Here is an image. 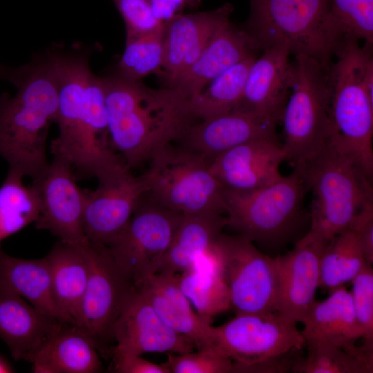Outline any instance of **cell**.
Segmentation results:
<instances>
[{
	"mask_svg": "<svg viewBox=\"0 0 373 373\" xmlns=\"http://www.w3.org/2000/svg\"><path fill=\"white\" fill-rule=\"evenodd\" d=\"M48 51L59 86L53 156L69 163L77 180L99 181L127 167L111 144L104 84L90 68V51L80 44H57Z\"/></svg>",
	"mask_w": 373,
	"mask_h": 373,
	"instance_id": "obj_1",
	"label": "cell"
},
{
	"mask_svg": "<svg viewBox=\"0 0 373 373\" xmlns=\"http://www.w3.org/2000/svg\"><path fill=\"white\" fill-rule=\"evenodd\" d=\"M102 79L111 144L130 169L179 140L194 123L186 99L171 88L153 89L117 74Z\"/></svg>",
	"mask_w": 373,
	"mask_h": 373,
	"instance_id": "obj_2",
	"label": "cell"
},
{
	"mask_svg": "<svg viewBox=\"0 0 373 373\" xmlns=\"http://www.w3.org/2000/svg\"><path fill=\"white\" fill-rule=\"evenodd\" d=\"M8 82L17 93L0 95V157L9 170L33 180L50 162L46 141L58 113V82L48 50L13 68Z\"/></svg>",
	"mask_w": 373,
	"mask_h": 373,
	"instance_id": "obj_3",
	"label": "cell"
},
{
	"mask_svg": "<svg viewBox=\"0 0 373 373\" xmlns=\"http://www.w3.org/2000/svg\"><path fill=\"white\" fill-rule=\"evenodd\" d=\"M346 37L328 70L332 136L373 177V59L371 44Z\"/></svg>",
	"mask_w": 373,
	"mask_h": 373,
	"instance_id": "obj_4",
	"label": "cell"
},
{
	"mask_svg": "<svg viewBox=\"0 0 373 373\" xmlns=\"http://www.w3.org/2000/svg\"><path fill=\"white\" fill-rule=\"evenodd\" d=\"M244 29L258 50L280 46L304 55L327 69L347 37L333 17L329 0H249Z\"/></svg>",
	"mask_w": 373,
	"mask_h": 373,
	"instance_id": "obj_5",
	"label": "cell"
},
{
	"mask_svg": "<svg viewBox=\"0 0 373 373\" xmlns=\"http://www.w3.org/2000/svg\"><path fill=\"white\" fill-rule=\"evenodd\" d=\"M298 171L312 193L309 231L326 241L347 229L365 205L373 201L372 180L332 135Z\"/></svg>",
	"mask_w": 373,
	"mask_h": 373,
	"instance_id": "obj_6",
	"label": "cell"
},
{
	"mask_svg": "<svg viewBox=\"0 0 373 373\" xmlns=\"http://www.w3.org/2000/svg\"><path fill=\"white\" fill-rule=\"evenodd\" d=\"M290 93L280 122L283 147L295 169H302L322 149L332 132L328 69L304 55L291 61Z\"/></svg>",
	"mask_w": 373,
	"mask_h": 373,
	"instance_id": "obj_7",
	"label": "cell"
},
{
	"mask_svg": "<svg viewBox=\"0 0 373 373\" xmlns=\"http://www.w3.org/2000/svg\"><path fill=\"white\" fill-rule=\"evenodd\" d=\"M307 190L304 177L296 169L251 190L223 187L227 227L253 243L279 242L289 236L298 224Z\"/></svg>",
	"mask_w": 373,
	"mask_h": 373,
	"instance_id": "obj_8",
	"label": "cell"
},
{
	"mask_svg": "<svg viewBox=\"0 0 373 373\" xmlns=\"http://www.w3.org/2000/svg\"><path fill=\"white\" fill-rule=\"evenodd\" d=\"M150 161L145 173L149 183L146 195L151 200L183 215L225 213L223 186L203 156L171 143Z\"/></svg>",
	"mask_w": 373,
	"mask_h": 373,
	"instance_id": "obj_9",
	"label": "cell"
},
{
	"mask_svg": "<svg viewBox=\"0 0 373 373\" xmlns=\"http://www.w3.org/2000/svg\"><path fill=\"white\" fill-rule=\"evenodd\" d=\"M212 255L236 315L278 312L276 258L262 253L242 236L224 233L216 242Z\"/></svg>",
	"mask_w": 373,
	"mask_h": 373,
	"instance_id": "obj_10",
	"label": "cell"
},
{
	"mask_svg": "<svg viewBox=\"0 0 373 373\" xmlns=\"http://www.w3.org/2000/svg\"><path fill=\"white\" fill-rule=\"evenodd\" d=\"M209 347L231 359L233 372H252L258 364L306 347L296 323L278 312L239 314L211 325Z\"/></svg>",
	"mask_w": 373,
	"mask_h": 373,
	"instance_id": "obj_11",
	"label": "cell"
},
{
	"mask_svg": "<svg viewBox=\"0 0 373 373\" xmlns=\"http://www.w3.org/2000/svg\"><path fill=\"white\" fill-rule=\"evenodd\" d=\"M89 256V278L75 325L100 355L111 358L115 345L114 326L133 283L118 267L106 247L90 242Z\"/></svg>",
	"mask_w": 373,
	"mask_h": 373,
	"instance_id": "obj_12",
	"label": "cell"
},
{
	"mask_svg": "<svg viewBox=\"0 0 373 373\" xmlns=\"http://www.w3.org/2000/svg\"><path fill=\"white\" fill-rule=\"evenodd\" d=\"M182 216L145 195L125 228L106 247L115 262L133 285L155 272Z\"/></svg>",
	"mask_w": 373,
	"mask_h": 373,
	"instance_id": "obj_13",
	"label": "cell"
},
{
	"mask_svg": "<svg viewBox=\"0 0 373 373\" xmlns=\"http://www.w3.org/2000/svg\"><path fill=\"white\" fill-rule=\"evenodd\" d=\"M31 184L39 201L37 229L48 230L62 242L82 245L89 240L84 231V191L72 166L53 156Z\"/></svg>",
	"mask_w": 373,
	"mask_h": 373,
	"instance_id": "obj_14",
	"label": "cell"
},
{
	"mask_svg": "<svg viewBox=\"0 0 373 373\" xmlns=\"http://www.w3.org/2000/svg\"><path fill=\"white\" fill-rule=\"evenodd\" d=\"M149 187L146 173L134 175L126 167L98 181L95 190L84 189L83 224L87 239L109 246L125 228Z\"/></svg>",
	"mask_w": 373,
	"mask_h": 373,
	"instance_id": "obj_15",
	"label": "cell"
},
{
	"mask_svg": "<svg viewBox=\"0 0 373 373\" xmlns=\"http://www.w3.org/2000/svg\"><path fill=\"white\" fill-rule=\"evenodd\" d=\"M113 335L115 345L112 355L141 356L147 352L182 354L195 348L190 338L162 321L134 285L115 322Z\"/></svg>",
	"mask_w": 373,
	"mask_h": 373,
	"instance_id": "obj_16",
	"label": "cell"
},
{
	"mask_svg": "<svg viewBox=\"0 0 373 373\" xmlns=\"http://www.w3.org/2000/svg\"><path fill=\"white\" fill-rule=\"evenodd\" d=\"M327 242L308 231L291 250L276 257L278 312L296 323L303 321L316 300L321 258Z\"/></svg>",
	"mask_w": 373,
	"mask_h": 373,
	"instance_id": "obj_17",
	"label": "cell"
},
{
	"mask_svg": "<svg viewBox=\"0 0 373 373\" xmlns=\"http://www.w3.org/2000/svg\"><path fill=\"white\" fill-rule=\"evenodd\" d=\"M286 155L278 137L251 141L216 157L209 163L212 175L224 188L247 191L265 186L283 175Z\"/></svg>",
	"mask_w": 373,
	"mask_h": 373,
	"instance_id": "obj_18",
	"label": "cell"
},
{
	"mask_svg": "<svg viewBox=\"0 0 373 373\" xmlns=\"http://www.w3.org/2000/svg\"><path fill=\"white\" fill-rule=\"evenodd\" d=\"M291 54L284 47L267 48L249 70L241 100L236 109L278 124L291 88Z\"/></svg>",
	"mask_w": 373,
	"mask_h": 373,
	"instance_id": "obj_19",
	"label": "cell"
},
{
	"mask_svg": "<svg viewBox=\"0 0 373 373\" xmlns=\"http://www.w3.org/2000/svg\"><path fill=\"white\" fill-rule=\"evenodd\" d=\"M258 50L244 29L230 19L223 23L197 59L184 72L166 82L186 99L200 93L216 77Z\"/></svg>",
	"mask_w": 373,
	"mask_h": 373,
	"instance_id": "obj_20",
	"label": "cell"
},
{
	"mask_svg": "<svg viewBox=\"0 0 373 373\" xmlns=\"http://www.w3.org/2000/svg\"><path fill=\"white\" fill-rule=\"evenodd\" d=\"M276 125L251 113L234 109L193 123L179 140L180 146L201 155L209 163L221 153L242 144L277 137Z\"/></svg>",
	"mask_w": 373,
	"mask_h": 373,
	"instance_id": "obj_21",
	"label": "cell"
},
{
	"mask_svg": "<svg viewBox=\"0 0 373 373\" xmlns=\"http://www.w3.org/2000/svg\"><path fill=\"white\" fill-rule=\"evenodd\" d=\"M233 7L226 3L205 12L180 13L165 23L162 68L166 82L189 68L219 27L230 19Z\"/></svg>",
	"mask_w": 373,
	"mask_h": 373,
	"instance_id": "obj_22",
	"label": "cell"
},
{
	"mask_svg": "<svg viewBox=\"0 0 373 373\" xmlns=\"http://www.w3.org/2000/svg\"><path fill=\"white\" fill-rule=\"evenodd\" d=\"M133 285L169 327L190 338L198 350L209 346L211 320L192 309L177 274H150Z\"/></svg>",
	"mask_w": 373,
	"mask_h": 373,
	"instance_id": "obj_23",
	"label": "cell"
},
{
	"mask_svg": "<svg viewBox=\"0 0 373 373\" xmlns=\"http://www.w3.org/2000/svg\"><path fill=\"white\" fill-rule=\"evenodd\" d=\"M35 373H98L103 370L99 352L75 324L61 322L31 354Z\"/></svg>",
	"mask_w": 373,
	"mask_h": 373,
	"instance_id": "obj_24",
	"label": "cell"
},
{
	"mask_svg": "<svg viewBox=\"0 0 373 373\" xmlns=\"http://www.w3.org/2000/svg\"><path fill=\"white\" fill-rule=\"evenodd\" d=\"M61 322L0 285V338L15 361H28Z\"/></svg>",
	"mask_w": 373,
	"mask_h": 373,
	"instance_id": "obj_25",
	"label": "cell"
},
{
	"mask_svg": "<svg viewBox=\"0 0 373 373\" xmlns=\"http://www.w3.org/2000/svg\"><path fill=\"white\" fill-rule=\"evenodd\" d=\"M301 323V333L306 344L327 343L352 347L363 338L350 291L344 286L331 291L325 300H315Z\"/></svg>",
	"mask_w": 373,
	"mask_h": 373,
	"instance_id": "obj_26",
	"label": "cell"
},
{
	"mask_svg": "<svg viewBox=\"0 0 373 373\" xmlns=\"http://www.w3.org/2000/svg\"><path fill=\"white\" fill-rule=\"evenodd\" d=\"M227 225L223 213L183 215L155 273L179 274L192 268L212 250Z\"/></svg>",
	"mask_w": 373,
	"mask_h": 373,
	"instance_id": "obj_27",
	"label": "cell"
},
{
	"mask_svg": "<svg viewBox=\"0 0 373 373\" xmlns=\"http://www.w3.org/2000/svg\"><path fill=\"white\" fill-rule=\"evenodd\" d=\"M89 245L90 242L76 245L59 240L46 256L57 305L75 325L89 278Z\"/></svg>",
	"mask_w": 373,
	"mask_h": 373,
	"instance_id": "obj_28",
	"label": "cell"
},
{
	"mask_svg": "<svg viewBox=\"0 0 373 373\" xmlns=\"http://www.w3.org/2000/svg\"><path fill=\"white\" fill-rule=\"evenodd\" d=\"M0 285L44 314L70 323L55 302L50 265L46 256L33 260L18 258L7 254L0 245Z\"/></svg>",
	"mask_w": 373,
	"mask_h": 373,
	"instance_id": "obj_29",
	"label": "cell"
},
{
	"mask_svg": "<svg viewBox=\"0 0 373 373\" xmlns=\"http://www.w3.org/2000/svg\"><path fill=\"white\" fill-rule=\"evenodd\" d=\"M256 58L254 55L240 61L213 79L200 93L186 99V110L193 120H204L236 109Z\"/></svg>",
	"mask_w": 373,
	"mask_h": 373,
	"instance_id": "obj_30",
	"label": "cell"
},
{
	"mask_svg": "<svg viewBox=\"0 0 373 373\" xmlns=\"http://www.w3.org/2000/svg\"><path fill=\"white\" fill-rule=\"evenodd\" d=\"M177 276L181 291L200 316L211 320L213 316L231 309L228 290L212 250L192 268Z\"/></svg>",
	"mask_w": 373,
	"mask_h": 373,
	"instance_id": "obj_31",
	"label": "cell"
},
{
	"mask_svg": "<svg viewBox=\"0 0 373 373\" xmlns=\"http://www.w3.org/2000/svg\"><path fill=\"white\" fill-rule=\"evenodd\" d=\"M368 264L359 238L350 225L327 242L321 255L319 287L332 291L348 282Z\"/></svg>",
	"mask_w": 373,
	"mask_h": 373,
	"instance_id": "obj_32",
	"label": "cell"
},
{
	"mask_svg": "<svg viewBox=\"0 0 373 373\" xmlns=\"http://www.w3.org/2000/svg\"><path fill=\"white\" fill-rule=\"evenodd\" d=\"M307 352L291 371L298 373H372L373 350L364 346L344 347L327 343L306 344Z\"/></svg>",
	"mask_w": 373,
	"mask_h": 373,
	"instance_id": "obj_33",
	"label": "cell"
},
{
	"mask_svg": "<svg viewBox=\"0 0 373 373\" xmlns=\"http://www.w3.org/2000/svg\"><path fill=\"white\" fill-rule=\"evenodd\" d=\"M24 177L9 170L0 186V245L6 238L35 223L39 201L35 189L23 183Z\"/></svg>",
	"mask_w": 373,
	"mask_h": 373,
	"instance_id": "obj_34",
	"label": "cell"
},
{
	"mask_svg": "<svg viewBox=\"0 0 373 373\" xmlns=\"http://www.w3.org/2000/svg\"><path fill=\"white\" fill-rule=\"evenodd\" d=\"M164 26L146 35L126 38L124 51L117 64L116 74L133 81L162 68Z\"/></svg>",
	"mask_w": 373,
	"mask_h": 373,
	"instance_id": "obj_35",
	"label": "cell"
},
{
	"mask_svg": "<svg viewBox=\"0 0 373 373\" xmlns=\"http://www.w3.org/2000/svg\"><path fill=\"white\" fill-rule=\"evenodd\" d=\"M331 12L347 37L373 42V0H329Z\"/></svg>",
	"mask_w": 373,
	"mask_h": 373,
	"instance_id": "obj_36",
	"label": "cell"
},
{
	"mask_svg": "<svg viewBox=\"0 0 373 373\" xmlns=\"http://www.w3.org/2000/svg\"><path fill=\"white\" fill-rule=\"evenodd\" d=\"M167 354L164 364L170 373H229L233 372V363L229 358L207 346L182 354Z\"/></svg>",
	"mask_w": 373,
	"mask_h": 373,
	"instance_id": "obj_37",
	"label": "cell"
},
{
	"mask_svg": "<svg viewBox=\"0 0 373 373\" xmlns=\"http://www.w3.org/2000/svg\"><path fill=\"white\" fill-rule=\"evenodd\" d=\"M354 311L363 332L365 348L373 350V269L366 264L351 281Z\"/></svg>",
	"mask_w": 373,
	"mask_h": 373,
	"instance_id": "obj_38",
	"label": "cell"
},
{
	"mask_svg": "<svg viewBox=\"0 0 373 373\" xmlns=\"http://www.w3.org/2000/svg\"><path fill=\"white\" fill-rule=\"evenodd\" d=\"M111 1L124 21L126 38L146 35L164 26L154 16L146 0Z\"/></svg>",
	"mask_w": 373,
	"mask_h": 373,
	"instance_id": "obj_39",
	"label": "cell"
},
{
	"mask_svg": "<svg viewBox=\"0 0 373 373\" xmlns=\"http://www.w3.org/2000/svg\"><path fill=\"white\" fill-rule=\"evenodd\" d=\"M356 233L366 262L373 263V201L367 203L350 224Z\"/></svg>",
	"mask_w": 373,
	"mask_h": 373,
	"instance_id": "obj_40",
	"label": "cell"
},
{
	"mask_svg": "<svg viewBox=\"0 0 373 373\" xmlns=\"http://www.w3.org/2000/svg\"><path fill=\"white\" fill-rule=\"evenodd\" d=\"M112 370L117 373H170L164 364L145 360L140 355L113 354Z\"/></svg>",
	"mask_w": 373,
	"mask_h": 373,
	"instance_id": "obj_41",
	"label": "cell"
},
{
	"mask_svg": "<svg viewBox=\"0 0 373 373\" xmlns=\"http://www.w3.org/2000/svg\"><path fill=\"white\" fill-rule=\"evenodd\" d=\"M154 16L161 22L166 23L186 7L184 0H146Z\"/></svg>",
	"mask_w": 373,
	"mask_h": 373,
	"instance_id": "obj_42",
	"label": "cell"
},
{
	"mask_svg": "<svg viewBox=\"0 0 373 373\" xmlns=\"http://www.w3.org/2000/svg\"><path fill=\"white\" fill-rule=\"evenodd\" d=\"M13 68L8 67L0 63V79L8 82Z\"/></svg>",
	"mask_w": 373,
	"mask_h": 373,
	"instance_id": "obj_43",
	"label": "cell"
},
{
	"mask_svg": "<svg viewBox=\"0 0 373 373\" xmlns=\"http://www.w3.org/2000/svg\"><path fill=\"white\" fill-rule=\"evenodd\" d=\"M15 372L11 365L0 356V373H10Z\"/></svg>",
	"mask_w": 373,
	"mask_h": 373,
	"instance_id": "obj_44",
	"label": "cell"
},
{
	"mask_svg": "<svg viewBox=\"0 0 373 373\" xmlns=\"http://www.w3.org/2000/svg\"><path fill=\"white\" fill-rule=\"evenodd\" d=\"M186 6L189 8H197L201 3V0H184Z\"/></svg>",
	"mask_w": 373,
	"mask_h": 373,
	"instance_id": "obj_45",
	"label": "cell"
}]
</instances>
